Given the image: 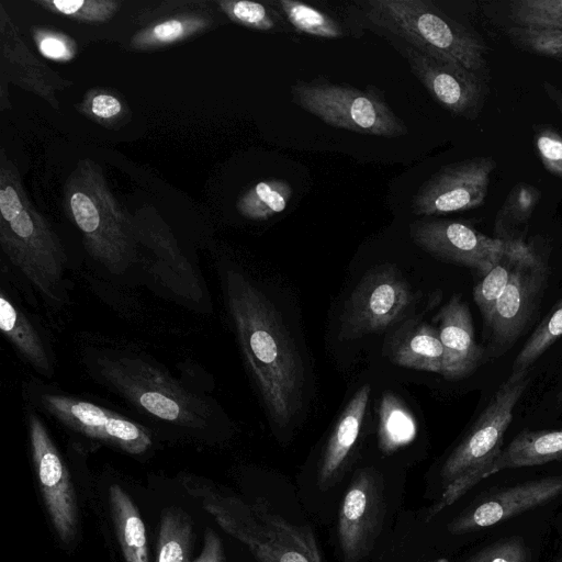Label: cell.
Masks as SVG:
<instances>
[{
    "mask_svg": "<svg viewBox=\"0 0 562 562\" xmlns=\"http://www.w3.org/2000/svg\"><path fill=\"white\" fill-rule=\"evenodd\" d=\"M226 305L245 362L272 422L286 427L302 407L304 370L273 304L245 274L227 270Z\"/></svg>",
    "mask_w": 562,
    "mask_h": 562,
    "instance_id": "6da1fadb",
    "label": "cell"
},
{
    "mask_svg": "<svg viewBox=\"0 0 562 562\" xmlns=\"http://www.w3.org/2000/svg\"><path fill=\"white\" fill-rule=\"evenodd\" d=\"M0 245L9 260L52 301L58 300L67 263L65 248L32 204L16 165L0 151Z\"/></svg>",
    "mask_w": 562,
    "mask_h": 562,
    "instance_id": "7a4b0ae2",
    "label": "cell"
},
{
    "mask_svg": "<svg viewBox=\"0 0 562 562\" xmlns=\"http://www.w3.org/2000/svg\"><path fill=\"white\" fill-rule=\"evenodd\" d=\"M63 204L94 260L113 273L134 261L139 241L134 216L119 203L98 162H77L66 179Z\"/></svg>",
    "mask_w": 562,
    "mask_h": 562,
    "instance_id": "3957f363",
    "label": "cell"
},
{
    "mask_svg": "<svg viewBox=\"0 0 562 562\" xmlns=\"http://www.w3.org/2000/svg\"><path fill=\"white\" fill-rule=\"evenodd\" d=\"M529 382V370L512 371L468 434L446 458L439 472L440 495L429 508L428 519L486 479L487 469L503 449L504 436L512 423L514 409Z\"/></svg>",
    "mask_w": 562,
    "mask_h": 562,
    "instance_id": "277c9868",
    "label": "cell"
},
{
    "mask_svg": "<svg viewBox=\"0 0 562 562\" xmlns=\"http://www.w3.org/2000/svg\"><path fill=\"white\" fill-rule=\"evenodd\" d=\"M364 12L422 54L474 72L485 66L483 43L429 0H370Z\"/></svg>",
    "mask_w": 562,
    "mask_h": 562,
    "instance_id": "5b68a950",
    "label": "cell"
},
{
    "mask_svg": "<svg viewBox=\"0 0 562 562\" xmlns=\"http://www.w3.org/2000/svg\"><path fill=\"white\" fill-rule=\"evenodd\" d=\"M100 376L135 406L158 419L202 429L211 416L206 402L158 367L136 357L97 358Z\"/></svg>",
    "mask_w": 562,
    "mask_h": 562,
    "instance_id": "8992f818",
    "label": "cell"
},
{
    "mask_svg": "<svg viewBox=\"0 0 562 562\" xmlns=\"http://www.w3.org/2000/svg\"><path fill=\"white\" fill-rule=\"evenodd\" d=\"M207 508L259 562H323L311 530L294 525L262 499L247 503L217 497L209 502Z\"/></svg>",
    "mask_w": 562,
    "mask_h": 562,
    "instance_id": "52a82bcc",
    "label": "cell"
},
{
    "mask_svg": "<svg viewBox=\"0 0 562 562\" xmlns=\"http://www.w3.org/2000/svg\"><path fill=\"white\" fill-rule=\"evenodd\" d=\"M292 97L297 105L334 127L385 137L407 133L403 121L373 92L348 85L299 82L292 87Z\"/></svg>",
    "mask_w": 562,
    "mask_h": 562,
    "instance_id": "ba28073f",
    "label": "cell"
},
{
    "mask_svg": "<svg viewBox=\"0 0 562 562\" xmlns=\"http://www.w3.org/2000/svg\"><path fill=\"white\" fill-rule=\"evenodd\" d=\"M415 300V293L396 266L374 267L346 301L340 337L353 339L384 331L408 313Z\"/></svg>",
    "mask_w": 562,
    "mask_h": 562,
    "instance_id": "9c48e42d",
    "label": "cell"
},
{
    "mask_svg": "<svg viewBox=\"0 0 562 562\" xmlns=\"http://www.w3.org/2000/svg\"><path fill=\"white\" fill-rule=\"evenodd\" d=\"M562 496V474L541 476L488 491L448 525L456 536L469 535L541 507Z\"/></svg>",
    "mask_w": 562,
    "mask_h": 562,
    "instance_id": "30bf717a",
    "label": "cell"
},
{
    "mask_svg": "<svg viewBox=\"0 0 562 562\" xmlns=\"http://www.w3.org/2000/svg\"><path fill=\"white\" fill-rule=\"evenodd\" d=\"M495 167L492 157H473L442 167L416 192L413 213L440 215L477 207L485 200Z\"/></svg>",
    "mask_w": 562,
    "mask_h": 562,
    "instance_id": "8fae6325",
    "label": "cell"
},
{
    "mask_svg": "<svg viewBox=\"0 0 562 562\" xmlns=\"http://www.w3.org/2000/svg\"><path fill=\"white\" fill-rule=\"evenodd\" d=\"M385 499L381 480L371 469L352 477L340 505L337 524L345 562H359L372 549L382 526Z\"/></svg>",
    "mask_w": 562,
    "mask_h": 562,
    "instance_id": "7c38bea8",
    "label": "cell"
},
{
    "mask_svg": "<svg viewBox=\"0 0 562 562\" xmlns=\"http://www.w3.org/2000/svg\"><path fill=\"white\" fill-rule=\"evenodd\" d=\"M411 236L430 255L474 269L482 277L506 248V238H492L468 224L449 220L416 221L411 225Z\"/></svg>",
    "mask_w": 562,
    "mask_h": 562,
    "instance_id": "4fadbf2b",
    "label": "cell"
},
{
    "mask_svg": "<svg viewBox=\"0 0 562 562\" xmlns=\"http://www.w3.org/2000/svg\"><path fill=\"white\" fill-rule=\"evenodd\" d=\"M547 279L548 267L539 255L518 262L487 324L496 353L504 352L524 331L539 304Z\"/></svg>",
    "mask_w": 562,
    "mask_h": 562,
    "instance_id": "5bb4252c",
    "label": "cell"
},
{
    "mask_svg": "<svg viewBox=\"0 0 562 562\" xmlns=\"http://www.w3.org/2000/svg\"><path fill=\"white\" fill-rule=\"evenodd\" d=\"M44 408L63 424L87 437L139 454L151 445L148 431L106 408L65 395L43 394Z\"/></svg>",
    "mask_w": 562,
    "mask_h": 562,
    "instance_id": "9a60e30c",
    "label": "cell"
},
{
    "mask_svg": "<svg viewBox=\"0 0 562 562\" xmlns=\"http://www.w3.org/2000/svg\"><path fill=\"white\" fill-rule=\"evenodd\" d=\"M27 426L45 505L59 538L68 542L74 538L77 527V506L69 473L38 416L30 414Z\"/></svg>",
    "mask_w": 562,
    "mask_h": 562,
    "instance_id": "2e32d148",
    "label": "cell"
},
{
    "mask_svg": "<svg viewBox=\"0 0 562 562\" xmlns=\"http://www.w3.org/2000/svg\"><path fill=\"white\" fill-rule=\"evenodd\" d=\"M412 72L431 97L453 115L474 117L483 104V88L474 71L461 65L432 58L409 47Z\"/></svg>",
    "mask_w": 562,
    "mask_h": 562,
    "instance_id": "e0dca14e",
    "label": "cell"
},
{
    "mask_svg": "<svg viewBox=\"0 0 562 562\" xmlns=\"http://www.w3.org/2000/svg\"><path fill=\"white\" fill-rule=\"evenodd\" d=\"M1 77L25 89L58 109L56 92L71 85L45 63L40 60L24 44L20 32L1 5L0 10Z\"/></svg>",
    "mask_w": 562,
    "mask_h": 562,
    "instance_id": "ac0fdd59",
    "label": "cell"
},
{
    "mask_svg": "<svg viewBox=\"0 0 562 562\" xmlns=\"http://www.w3.org/2000/svg\"><path fill=\"white\" fill-rule=\"evenodd\" d=\"M438 333L445 353L442 375L449 380L470 375L480 366L483 349L475 341L469 305L459 295L441 308Z\"/></svg>",
    "mask_w": 562,
    "mask_h": 562,
    "instance_id": "d6986e66",
    "label": "cell"
},
{
    "mask_svg": "<svg viewBox=\"0 0 562 562\" xmlns=\"http://www.w3.org/2000/svg\"><path fill=\"white\" fill-rule=\"evenodd\" d=\"M369 395L370 386L362 385L339 416L319 462L317 477L321 487H331L344 474L360 434Z\"/></svg>",
    "mask_w": 562,
    "mask_h": 562,
    "instance_id": "ffe728a7",
    "label": "cell"
},
{
    "mask_svg": "<svg viewBox=\"0 0 562 562\" xmlns=\"http://www.w3.org/2000/svg\"><path fill=\"white\" fill-rule=\"evenodd\" d=\"M389 355L400 367L442 375L445 353L439 333L426 323L407 324L395 333Z\"/></svg>",
    "mask_w": 562,
    "mask_h": 562,
    "instance_id": "44dd1931",
    "label": "cell"
},
{
    "mask_svg": "<svg viewBox=\"0 0 562 562\" xmlns=\"http://www.w3.org/2000/svg\"><path fill=\"white\" fill-rule=\"evenodd\" d=\"M562 462V429L522 430L502 449L486 477L506 469Z\"/></svg>",
    "mask_w": 562,
    "mask_h": 562,
    "instance_id": "7402d4cb",
    "label": "cell"
},
{
    "mask_svg": "<svg viewBox=\"0 0 562 562\" xmlns=\"http://www.w3.org/2000/svg\"><path fill=\"white\" fill-rule=\"evenodd\" d=\"M212 24L213 19L207 12L186 9L155 19L134 34L131 46L140 50L164 47L203 33Z\"/></svg>",
    "mask_w": 562,
    "mask_h": 562,
    "instance_id": "603a6c76",
    "label": "cell"
},
{
    "mask_svg": "<svg viewBox=\"0 0 562 562\" xmlns=\"http://www.w3.org/2000/svg\"><path fill=\"white\" fill-rule=\"evenodd\" d=\"M537 255L536 250L522 240L506 238L503 256L473 288V300L486 324L490 323L495 304L506 289L518 262Z\"/></svg>",
    "mask_w": 562,
    "mask_h": 562,
    "instance_id": "cb8c5ba5",
    "label": "cell"
},
{
    "mask_svg": "<svg viewBox=\"0 0 562 562\" xmlns=\"http://www.w3.org/2000/svg\"><path fill=\"white\" fill-rule=\"evenodd\" d=\"M0 328L29 363L43 374L50 373L49 358L38 333L3 290L0 295Z\"/></svg>",
    "mask_w": 562,
    "mask_h": 562,
    "instance_id": "d4e9b609",
    "label": "cell"
},
{
    "mask_svg": "<svg viewBox=\"0 0 562 562\" xmlns=\"http://www.w3.org/2000/svg\"><path fill=\"white\" fill-rule=\"evenodd\" d=\"M117 539L126 562H148L145 525L132 498L117 484L109 488Z\"/></svg>",
    "mask_w": 562,
    "mask_h": 562,
    "instance_id": "484cf974",
    "label": "cell"
},
{
    "mask_svg": "<svg viewBox=\"0 0 562 562\" xmlns=\"http://www.w3.org/2000/svg\"><path fill=\"white\" fill-rule=\"evenodd\" d=\"M417 432L416 422L393 393L386 392L379 406V447L385 453H393L411 443Z\"/></svg>",
    "mask_w": 562,
    "mask_h": 562,
    "instance_id": "4316f807",
    "label": "cell"
},
{
    "mask_svg": "<svg viewBox=\"0 0 562 562\" xmlns=\"http://www.w3.org/2000/svg\"><path fill=\"white\" fill-rule=\"evenodd\" d=\"M292 195L290 183L281 179L257 182L237 200V211L246 218L265 221L281 213Z\"/></svg>",
    "mask_w": 562,
    "mask_h": 562,
    "instance_id": "83f0119b",
    "label": "cell"
},
{
    "mask_svg": "<svg viewBox=\"0 0 562 562\" xmlns=\"http://www.w3.org/2000/svg\"><path fill=\"white\" fill-rule=\"evenodd\" d=\"M191 542L190 517L180 508L165 509L159 527L157 562H190Z\"/></svg>",
    "mask_w": 562,
    "mask_h": 562,
    "instance_id": "f1b7e54d",
    "label": "cell"
},
{
    "mask_svg": "<svg viewBox=\"0 0 562 562\" xmlns=\"http://www.w3.org/2000/svg\"><path fill=\"white\" fill-rule=\"evenodd\" d=\"M560 337H562V296L526 340L513 362L512 371L529 370L532 363Z\"/></svg>",
    "mask_w": 562,
    "mask_h": 562,
    "instance_id": "f546056e",
    "label": "cell"
},
{
    "mask_svg": "<svg viewBox=\"0 0 562 562\" xmlns=\"http://www.w3.org/2000/svg\"><path fill=\"white\" fill-rule=\"evenodd\" d=\"M77 109L91 121L109 128L121 126L130 114L124 99L108 88L87 91Z\"/></svg>",
    "mask_w": 562,
    "mask_h": 562,
    "instance_id": "4dcf8cb0",
    "label": "cell"
},
{
    "mask_svg": "<svg viewBox=\"0 0 562 562\" xmlns=\"http://www.w3.org/2000/svg\"><path fill=\"white\" fill-rule=\"evenodd\" d=\"M278 3L288 21L300 32L325 38L342 36L340 25L323 11L294 0H280Z\"/></svg>",
    "mask_w": 562,
    "mask_h": 562,
    "instance_id": "1f68e13d",
    "label": "cell"
},
{
    "mask_svg": "<svg viewBox=\"0 0 562 562\" xmlns=\"http://www.w3.org/2000/svg\"><path fill=\"white\" fill-rule=\"evenodd\" d=\"M35 3L49 12L87 23L109 21L120 5L115 0H37Z\"/></svg>",
    "mask_w": 562,
    "mask_h": 562,
    "instance_id": "d6a6232c",
    "label": "cell"
},
{
    "mask_svg": "<svg viewBox=\"0 0 562 562\" xmlns=\"http://www.w3.org/2000/svg\"><path fill=\"white\" fill-rule=\"evenodd\" d=\"M509 13L519 26L562 30V0H516L509 3Z\"/></svg>",
    "mask_w": 562,
    "mask_h": 562,
    "instance_id": "836d02e7",
    "label": "cell"
},
{
    "mask_svg": "<svg viewBox=\"0 0 562 562\" xmlns=\"http://www.w3.org/2000/svg\"><path fill=\"white\" fill-rule=\"evenodd\" d=\"M507 35L518 47L541 56L562 59V30L514 25Z\"/></svg>",
    "mask_w": 562,
    "mask_h": 562,
    "instance_id": "e575fe53",
    "label": "cell"
},
{
    "mask_svg": "<svg viewBox=\"0 0 562 562\" xmlns=\"http://www.w3.org/2000/svg\"><path fill=\"white\" fill-rule=\"evenodd\" d=\"M531 550L517 536L497 539L469 555L463 562H531Z\"/></svg>",
    "mask_w": 562,
    "mask_h": 562,
    "instance_id": "d590c367",
    "label": "cell"
},
{
    "mask_svg": "<svg viewBox=\"0 0 562 562\" xmlns=\"http://www.w3.org/2000/svg\"><path fill=\"white\" fill-rule=\"evenodd\" d=\"M217 3L232 21L243 26L258 31H269L276 26L269 9L259 2L221 0Z\"/></svg>",
    "mask_w": 562,
    "mask_h": 562,
    "instance_id": "8d00e7d4",
    "label": "cell"
},
{
    "mask_svg": "<svg viewBox=\"0 0 562 562\" xmlns=\"http://www.w3.org/2000/svg\"><path fill=\"white\" fill-rule=\"evenodd\" d=\"M32 36L40 53L48 59L64 63L71 60L77 54L76 42L63 32L34 26Z\"/></svg>",
    "mask_w": 562,
    "mask_h": 562,
    "instance_id": "74e56055",
    "label": "cell"
},
{
    "mask_svg": "<svg viewBox=\"0 0 562 562\" xmlns=\"http://www.w3.org/2000/svg\"><path fill=\"white\" fill-rule=\"evenodd\" d=\"M535 144L544 168L562 177V136L553 128L541 126L535 133Z\"/></svg>",
    "mask_w": 562,
    "mask_h": 562,
    "instance_id": "f35d334b",
    "label": "cell"
},
{
    "mask_svg": "<svg viewBox=\"0 0 562 562\" xmlns=\"http://www.w3.org/2000/svg\"><path fill=\"white\" fill-rule=\"evenodd\" d=\"M537 193L529 186L517 187L509 196L507 212L517 222L526 221L536 205Z\"/></svg>",
    "mask_w": 562,
    "mask_h": 562,
    "instance_id": "ab89813d",
    "label": "cell"
},
{
    "mask_svg": "<svg viewBox=\"0 0 562 562\" xmlns=\"http://www.w3.org/2000/svg\"><path fill=\"white\" fill-rule=\"evenodd\" d=\"M193 562H224L222 541L213 530H206L203 549Z\"/></svg>",
    "mask_w": 562,
    "mask_h": 562,
    "instance_id": "60d3db41",
    "label": "cell"
},
{
    "mask_svg": "<svg viewBox=\"0 0 562 562\" xmlns=\"http://www.w3.org/2000/svg\"><path fill=\"white\" fill-rule=\"evenodd\" d=\"M557 546L551 562H562V512L555 519Z\"/></svg>",
    "mask_w": 562,
    "mask_h": 562,
    "instance_id": "b9f144b4",
    "label": "cell"
},
{
    "mask_svg": "<svg viewBox=\"0 0 562 562\" xmlns=\"http://www.w3.org/2000/svg\"><path fill=\"white\" fill-rule=\"evenodd\" d=\"M543 86H544L547 93L554 101L558 109L562 112V93L559 90H557L555 87L549 85L548 82H544Z\"/></svg>",
    "mask_w": 562,
    "mask_h": 562,
    "instance_id": "7bdbcfd3",
    "label": "cell"
},
{
    "mask_svg": "<svg viewBox=\"0 0 562 562\" xmlns=\"http://www.w3.org/2000/svg\"><path fill=\"white\" fill-rule=\"evenodd\" d=\"M558 401L562 402V385H561V387L559 390V393H558Z\"/></svg>",
    "mask_w": 562,
    "mask_h": 562,
    "instance_id": "ee69618b",
    "label": "cell"
}]
</instances>
